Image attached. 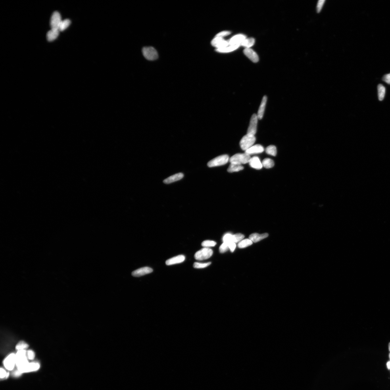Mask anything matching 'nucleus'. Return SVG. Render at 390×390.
<instances>
[{"label": "nucleus", "mask_w": 390, "mask_h": 390, "mask_svg": "<svg viewBox=\"0 0 390 390\" xmlns=\"http://www.w3.org/2000/svg\"><path fill=\"white\" fill-rule=\"evenodd\" d=\"M28 360L26 350L18 351L16 354V365L18 370L22 373L29 364Z\"/></svg>", "instance_id": "1"}, {"label": "nucleus", "mask_w": 390, "mask_h": 390, "mask_svg": "<svg viewBox=\"0 0 390 390\" xmlns=\"http://www.w3.org/2000/svg\"><path fill=\"white\" fill-rule=\"evenodd\" d=\"M250 156L245 153L243 154L238 153L235 154L231 156L229 159V161L231 163L241 165L249 163L250 159Z\"/></svg>", "instance_id": "2"}, {"label": "nucleus", "mask_w": 390, "mask_h": 390, "mask_svg": "<svg viewBox=\"0 0 390 390\" xmlns=\"http://www.w3.org/2000/svg\"><path fill=\"white\" fill-rule=\"evenodd\" d=\"M255 141V136L247 134L241 139L240 141V146L241 149L245 151L253 145Z\"/></svg>", "instance_id": "3"}, {"label": "nucleus", "mask_w": 390, "mask_h": 390, "mask_svg": "<svg viewBox=\"0 0 390 390\" xmlns=\"http://www.w3.org/2000/svg\"><path fill=\"white\" fill-rule=\"evenodd\" d=\"M229 160V157L228 155H220L210 160L208 163L207 166L209 167H212L223 165L227 164Z\"/></svg>", "instance_id": "4"}, {"label": "nucleus", "mask_w": 390, "mask_h": 390, "mask_svg": "<svg viewBox=\"0 0 390 390\" xmlns=\"http://www.w3.org/2000/svg\"><path fill=\"white\" fill-rule=\"evenodd\" d=\"M213 253V252L211 249L204 247L195 253V259L199 260L207 259L211 257Z\"/></svg>", "instance_id": "5"}, {"label": "nucleus", "mask_w": 390, "mask_h": 390, "mask_svg": "<svg viewBox=\"0 0 390 390\" xmlns=\"http://www.w3.org/2000/svg\"><path fill=\"white\" fill-rule=\"evenodd\" d=\"M142 52L144 57L148 60H154L158 59V55L157 51L153 47H144Z\"/></svg>", "instance_id": "6"}, {"label": "nucleus", "mask_w": 390, "mask_h": 390, "mask_svg": "<svg viewBox=\"0 0 390 390\" xmlns=\"http://www.w3.org/2000/svg\"><path fill=\"white\" fill-rule=\"evenodd\" d=\"M258 118L257 115L254 114L250 119V124L248 127L247 134L255 136L257 130V126Z\"/></svg>", "instance_id": "7"}, {"label": "nucleus", "mask_w": 390, "mask_h": 390, "mask_svg": "<svg viewBox=\"0 0 390 390\" xmlns=\"http://www.w3.org/2000/svg\"><path fill=\"white\" fill-rule=\"evenodd\" d=\"M62 21L61 16L59 12L55 11L51 16L50 20V26L51 30H59L60 24Z\"/></svg>", "instance_id": "8"}, {"label": "nucleus", "mask_w": 390, "mask_h": 390, "mask_svg": "<svg viewBox=\"0 0 390 390\" xmlns=\"http://www.w3.org/2000/svg\"><path fill=\"white\" fill-rule=\"evenodd\" d=\"M3 364L7 370H13L16 365V354L14 353L10 354L4 360Z\"/></svg>", "instance_id": "9"}, {"label": "nucleus", "mask_w": 390, "mask_h": 390, "mask_svg": "<svg viewBox=\"0 0 390 390\" xmlns=\"http://www.w3.org/2000/svg\"><path fill=\"white\" fill-rule=\"evenodd\" d=\"M211 45L217 49L223 48L229 45V41L225 40L223 38L215 37L211 42Z\"/></svg>", "instance_id": "10"}, {"label": "nucleus", "mask_w": 390, "mask_h": 390, "mask_svg": "<svg viewBox=\"0 0 390 390\" xmlns=\"http://www.w3.org/2000/svg\"><path fill=\"white\" fill-rule=\"evenodd\" d=\"M153 271V270L149 267H146L141 268L134 271L132 273L133 276L139 277L150 274Z\"/></svg>", "instance_id": "11"}, {"label": "nucleus", "mask_w": 390, "mask_h": 390, "mask_svg": "<svg viewBox=\"0 0 390 390\" xmlns=\"http://www.w3.org/2000/svg\"><path fill=\"white\" fill-rule=\"evenodd\" d=\"M246 39V37L243 34H238L232 37L229 41V46L240 45L244 40Z\"/></svg>", "instance_id": "12"}, {"label": "nucleus", "mask_w": 390, "mask_h": 390, "mask_svg": "<svg viewBox=\"0 0 390 390\" xmlns=\"http://www.w3.org/2000/svg\"><path fill=\"white\" fill-rule=\"evenodd\" d=\"M243 53L251 61L254 62H258V56L257 54L253 50L250 48H246L244 50Z\"/></svg>", "instance_id": "13"}, {"label": "nucleus", "mask_w": 390, "mask_h": 390, "mask_svg": "<svg viewBox=\"0 0 390 390\" xmlns=\"http://www.w3.org/2000/svg\"><path fill=\"white\" fill-rule=\"evenodd\" d=\"M185 259V256L183 255H179L167 260L166 263L167 266L172 265L181 263L184 261Z\"/></svg>", "instance_id": "14"}, {"label": "nucleus", "mask_w": 390, "mask_h": 390, "mask_svg": "<svg viewBox=\"0 0 390 390\" xmlns=\"http://www.w3.org/2000/svg\"><path fill=\"white\" fill-rule=\"evenodd\" d=\"M264 151V147L262 145L258 144L252 146L245 151V153L250 155L251 154L262 153Z\"/></svg>", "instance_id": "15"}, {"label": "nucleus", "mask_w": 390, "mask_h": 390, "mask_svg": "<svg viewBox=\"0 0 390 390\" xmlns=\"http://www.w3.org/2000/svg\"><path fill=\"white\" fill-rule=\"evenodd\" d=\"M249 163L250 167L256 170L261 169L263 167L262 163L257 156H254L251 158Z\"/></svg>", "instance_id": "16"}, {"label": "nucleus", "mask_w": 390, "mask_h": 390, "mask_svg": "<svg viewBox=\"0 0 390 390\" xmlns=\"http://www.w3.org/2000/svg\"><path fill=\"white\" fill-rule=\"evenodd\" d=\"M183 176H184V175L183 173H178L165 179L163 181V182L166 184H170V183L181 180L183 178Z\"/></svg>", "instance_id": "17"}, {"label": "nucleus", "mask_w": 390, "mask_h": 390, "mask_svg": "<svg viewBox=\"0 0 390 390\" xmlns=\"http://www.w3.org/2000/svg\"><path fill=\"white\" fill-rule=\"evenodd\" d=\"M40 368V364L37 362L29 363L22 373H28L38 370Z\"/></svg>", "instance_id": "18"}, {"label": "nucleus", "mask_w": 390, "mask_h": 390, "mask_svg": "<svg viewBox=\"0 0 390 390\" xmlns=\"http://www.w3.org/2000/svg\"><path fill=\"white\" fill-rule=\"evenodd\" d=\"M267 97L266 95L264 96L263 97V98L261 103V104H260L259 108L257 115L258 118V119H261L263 117L265 109L266 104L267 103Z\"/></svg>", "instance_id": "19"}, {"label": "nucleus", "mask_w": 390, "mask_h": 390, "mask_svg": "<svg viewBox=\"0 0 390 390\" xmlns=\"http://www.w3.org/2000/svg\"><path fill=\"white\" fill-rule=\"evenodd\" d=\"M268 236V233H265L263 234H259L257 233H254L250 235L249 239L254 243H257L261 240L266 238Z\"/></svg>", "instance_id": "20"}, {"label": "nucleus", "mask_w": 390, "mask_h": 390, "mask_svg": "<svg viewBox=\"0 0 390 390\" xmlns=\"http://www.w3.org/2000/svg\"><path fill=\"white\" fill-rule=\"evenodd\" d=\"M59 30H51L47 32V38L49 42H51L55 40L59 34Z\"/></svg>", "instance_id": "21"}, {"label": "nucleus", "mask_w": 390, "mask_h": 390, "mask_svg": "<svg viewBox=\"0 0 390 390\" xmlns=\"http://www.w3.org/2000/svg\"><path fill=\"white\" fill-rule=\"evenodd\" d=\"M240 45H237L235 46H229L220 49H216L217 52L220 53H228L229 52H232L236 50L239 47Z\"/></svg>", "instance_id": "22"}, {"label": "nucleus", "mask_w": 390, "mask_h": 390, "mask_svg": "<svg viewBox=\"0 0 390 390\" xmlns=\"http://www.w3.org/2000/svg\"><path fill=\"white\" fill-rule=\"evenodd\" d=\"M243 167L241 165L231 163L227 171L229 172L232 173L239 171H240L243 170Z\"/></svg>", "instance_id": "23"}, {"label": "nucleus", "mask_w": 390, "mask_h": 390, "mask_svg": "<svg viewBox=\"0 0 390 390\" xmlns=\"http://www.w3.org/2000/svg\"><path fill=\"white\" fill-rule=\"evenodd\" d=\"M378 99L379 101H382L384 99L385 93V88L382 84H380L377 86Z\"/></svg>", "instance_id": "24"}, {"label": "nucleus", "mask_w": 390, "mask_h": 390, "mask_svg": "<svg viewBox=\"0 0 390 390\" xmlns=\"http://www.w3.org/2000/svg\"><path fill=\"white\" fill-rule=\"evenodd\" d=\"M255 43V39L253 38L245 39L242 43L241 45L246 47V48H250L254 45Z\"/></svg>", "instance_id": "25"}, {"label": "nucleus", "mask_w": 390, "mask_h": 390, "mask_svg": "<svg viewBox=\"0 0 390 390\" xmlns=\"http://www.w3.org/2000/svg\"><path fill=\"white\" fill-rule=\"evenodd\" d=\"M253 244V242L250 239H246L242 240L240 241L238 247L239 248H244L249 247Z\"/></svg>", "instance_id": "26"}, {"label": "nucleus", "mask_w": 390, "mask_h": 390, "mask_svg": "<svg viewBox=\"0 0 390 390\" xmlns=\"http://www.w3.org/2000/svg\"><path fill=\"white\" fill-rule=\"evenodd\" d=\"M263 167L266 168H270L273 167L274 166V162L273 160L269 158H266L263 160L262 163Z\"/></svg>", "instance_id": "27"}, {"label": "nucleus", "mask_w": 390, "mask_h": 390, "mask_svg": "<svg viewBox=\"0 0 390 390\" xmlns=\"http://www.w3.org/2000/svg\"><path fill=\"white\" fill-rule=\"evenodd\" d=\"M266 153L271 155L275 156L277 154V149L275 146L270 145L266 148Z\"/></svg>", "instance_id": "28"}, {"label": "nucleus", "mask_w": 390, "mask_h": 390, "mask_svg": "<svg viewBox=\"0 0 390 390\" xmlns=\"http://www.w3.org/2000/svg\"><path fill=\"white\" fill-rule=\"evenodd\" d=\"M70 21L69 19H66L62 21L59 26V31L62 32L65 30L70 26Z\"/></svg>", "instance_id": "29"}, {"label": "nucleus", "mask_w": 390, "mask_h": 390, "mask_svg": "<svg viewBox=\"0 0 390 390\" xmlns=\"http://www.w3.org/2000/svg\"><path fill=\"white\" fill-rule=\"evenodd\" d=\"M244 238V235L241 233H237V234L232 235V242L235 243L239 242L240 241L242 240Z\"/></svg>", "instance_id": "30"}, {"label": "nucleus", "mask_w": 390, "mask_h": 390, "mask_svg": "<svg viewBox=\"0 0 390 390\" xmlns=\"http://www.w3.org/2000/svg\"><path fill=\"white\" fill-rule=\"evenodd\" d=\"M28 347V344L23 341H20L16 346V349L18 351L20 350H26Z\"/></svg>", "instance_id": "31"}, {"label": "nucleus", "mask_w": 390, "mask_h": 390, "mask_svg": "<svg viewBox=\"0 0 390 390\" xmlns=\"http://www.w3.org/2000/svg\"><path fill=\"white\" fill-rule=\"evenodd\" d=\"M211 263L209 262L206 263L195 262L193 264V267L195 268H203L207 267L211 264Z\"/></svg>", "instance_id": "32"}, {"label": "nucleus", "mask_w": 390, "mask_h": 390, "mask_svg": "<svg viewBox=\"0 0 390 390\" xmlns=\"http://www.w3.org/2000/svg\"><path fill=\"white\" fill-rule=\"evenodd\" d=\"M216 244L215 242L213 241L206 240L202 243V246L204 247L208 248L215 247Z\"/></svg>", "instance_id": "33"}, {"label": "nucleus", "mask_w": 390, "mask_h": 390, "mask_svg": "<svg viewBox=\"0 0 390 390\" xmlns=\"http://www.w3.org/2000/svg\"><path fill=\"white\" fill-rule=\"evenodd\" d=\"M232 235L230 233L225 234L223 239V243H229L232 242Z\"/></svg>", "instance_id": "34"}, {"label": "nucleus", "mask_w": 390, "mask_h": 390, "mask_svg": "<svg viewBox=\"0 0 390 390\" xmlns=\"http://www.w3.org/2000/svg\"><path fill=\"white\" fill-rule=\"evenodd\" d=\"M229 249L228 244L223 243L219 247L220 253H223L226 252Z\"/></svg>", "instance_id": "35"}, {"label": "nucleus", "mask_w": 390, "mask_h": 390, "mask_svg": "<svg viewBox=\"0 0 390 390\" xmlns=\"http://www.w3.org/2000/svg\"><path fill=\"white\" fill-rule=\"evenodd\" d=\"M26 356L28 360H33L35 358L34 352L32 350H29L26 352Z\"/></svg>", "instance_id": "36"}, {"label": "nucleus", "mask_w": 390, "mask_h": 390, "mask_svg": "<svg viewBox=\"0 0 390 390\" xmlns=\"http://www.w3.org/2000/svg\"><path fill=\"white\" fill-rule=\"evenodd\" d=\"M231 34V32L228 31H223L218 33L216 35V37H221V38H223L224 37L227 36Z\"/></svg>", "instance_id": "37"}, {"label": "nucleus", "mask_w": 390, "mask_h": 390, "mask_svg": "<svg viewBox=\"0 0 390 390\" xmlns=\"http://www.w3.org/2000/svg\"><path fill=\"white\" fill-rule=\"evenodd\" d=\"M325 2V1H320L318 2L316 7L317 11L318 12H320L322 9Z\"/></svg>", "instance_id": "38"}, {"label": "nucleus", "mask_w": 390, "mask_h": 390, "mask_svg": "<svg viewBox=\"0 0 390 390\" xmlns=\"http://www.w3.org/2000/svg\"><path fill=\"white\" fill-rule=\"evenodd\" d=\"M382 80L388 84L390 85V73L385 74L383 77Z\"/></svg>", "instance_id": "39"}, {"label": "nucleus", "mask_w": 390, "mask_h": 390, "mask_svg": "<svg viewBox=\"0 0 390 390\" xmlns=\"http://www.w3.org/2000/svg\"><path fill=\"white\" fill-rule=\"evenodd\" d=\"M22 374L19 370H16L13 371L12 373V376L14 377H18L21 376Z\"/></svg>", "instance_id": "40"}, {"label": "nucleus", "mask_w": 390, "mask_h": 390, "mask_svg": "<svg viewBox=\"0 0 390 390\" xmlns=\"http://www.w3.org/2000/svg\"><path fill=\"white\" fill-rule=\"evenodd\" d=\"M0 371H1V376H1V379H6L7 373L6 372V371L5 369L2 368H1Z\"/></svg>", "instance_id": "41"}, {"label": "nucleus", "mask_w": 390, "mask_h": 390, "mask_svg": "<svg viewBox=\"0 0 390 390\" xmlns=\"http://www.w3.org/2000/svg\"><path fill=\"white\" fill-rule=\"evenodd\" d=\"M228 244L229 249H230L231 251V252L234 251L235 249V247H236V244H235V243L231 242Z\"/></svg>", "instance_id": "42"}, {"label": "nucleus", "mask_w": 390, "mask_h": 390, "mask_svg": "<svg viewBox=\"0 0 390 390\" xmlns=\"http://www.w3.org/2000/svg\"><path fill=\"white\" fill-rule=\"evenodd\" d=\"M387 365L388 368L390 370V361L387 362Z\"/></svg>", "instance_id": "43"}, {"label": "nucleus", "mask_w": 390, "mask_h": 390, "mask_svg": "<svg viewBox=\"0 0 390 390\" xmlns=\"http://www.w3.org/2000/svg\"><path fill=\"white\" fill-rule=\"evenodd\" d=\"M10 375L9 372H7V376H6V379H7L9 377Z\"/></svg>", "instance_id": "44"}, {"label": "nucleus", "mask_w": 390, "mask_h": 390, "mask_svg": "<svg viewBox=\"0 0 390 390\" xmlns=\"http://www.w3.org/2000/svg\"><path fill=\"white\" fill-rule=\"evenodd\" d=\"M389 351L390 352V343L389 344Z\"/></svg>", "instance_id": "45"}, {"label": "nucleus", "mask_w": 390, "mask_h": 390, "mask_svg": "<svg viewBox=\"0 0 390 390\" xmlns=\"http://www.w3.org/2000/svg\"><path fill=\"white\" fill-rule=\"evenodd\" d=\"M389 358H390V354H389Z\"/></svg>", "instance_id": "46"}]
</instances>
